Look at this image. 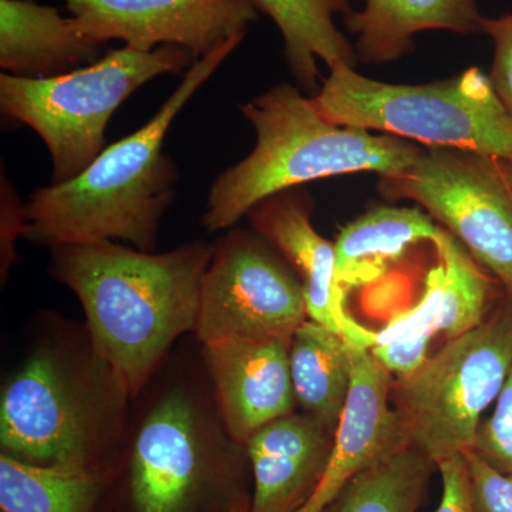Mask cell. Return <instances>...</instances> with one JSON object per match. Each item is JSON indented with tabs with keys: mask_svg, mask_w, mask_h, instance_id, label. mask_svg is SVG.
Returning <instances> with one entry per match:
<instances>
[{
	"mask_svg": "<svg viewBox=\"0 0 512 512\" xmlns=\"http://www.w3.org/2000/svg\"><path fill=\"white\" fill-rule=\"evenodd\" d=\"M483 33L491 37L494 59L488 74L495 93L512 114V12L500 18H485Z\"/></svg>",
	"mask_w": 512,
	"mask_h": 512,
	"instance_id": "cell-27",
	"label": "cell"
},
{
	"mask_svg": "<svg viewBox=\"0 0 512 512\" xmlns=\"http://www.w3.org/2000/svg\"><path fill=\"white\" fill-rule=\"evenodd\" d=\"M103 45L83 35L73 18L35 0H0V67L47 79L96 63Z\"/></svg>",
	"mask_w": 512,
	"mask_h": 512,
	"instance_id": "cell-16",
	"label": "cell"
},
{
	"mask_svg": "<svg viewBox=\"0 0 512 512\" xmlns=\"http://www.w3.org/2000/svg\"><path fill=\"white\" fill-rule=\"evenodd\" d=\"M312 100L339 126L512 160V114L478 67L439 82L393 84L342 64L329 70Z\"/></svg>",
	"mask_w": 512,
	"mask_h": 512,
	"instance_id": "cell-4",
	"label": "cell"
},
{
	"mask_svg": "<svg viewBox=\"0 0 512 512\" xmlns=\"http://www.w3.org/2000/svg\"><path fill=\"white\" fill-rule=\"evenodd\" d=\"M436 468L416 448H397L353 478L322 512H417Z\"/></svg>",
	"mask_w": 512,
	"mask_h": 512,
	"instance_id": "cell-22",
	"label": "cell"
},
{
	"mask_svg": "<svg viewBox=\"0 0 512 512\" xmlns=\"http://www.w3.org/2000/svg\"><path fill=\"white\" fill-rule=\"evenodd\" d=\"M471 451L497 470L512 474V369L493 413L481 421Z\"/></svg>",
	"mask_w": 512,
	"mask_h": 512,
	"instance_id": "cell-25",
	"label": "cell"
},
{
	"mask_svg": "<svg viewBox=\"0 0 512 512\" xmlns=\"http://www.w3.org/2000/svg\"><path fill=\"white\" fill-rule=\"evenodd\" d=\"M379 191L419 204L512 298V160L423 147L412 165L380 177Z\"/></svg>",
	"mask_w": 512,
	"mask_h": 512,
	"instance_id": "cell-7",
	"label": "cell"
},
{
	"mask_svg": "<svg viewBox=\"0 0 512 512\" xmlns=\"http://www.w3.org/2000/svg\"><path fill=\"white\" fill-rule=\"evenodd\" d=\"M215 247L194 241L156 254L114 241L52 249L50 274L82 303L93 355L127 396L175 340L197 328Z\"/></svg>",
	"mask_w": 512,
	"mask_h": 512,
	"instance_id": "cell-1",
	"label": "cell"
},
{
	"mask_svg": "<svg viewBox=\"0 0 512 512\" xmlns=\"http://www.w3.org/2000/svg\"><path fill=\"white\" fill-rule=\"evenodd\" d=\"M477 0H365L362 10L343 16L356 37L357 62H396L414 49V36L444 30L460 36L483 33Z\"/></svg>",
	"mask_w": 512,
	"mask_h": 512,
	"instance_id": "cell-17",
	"label": "cell"
},
{
	"mask_svg": "<svg viewBox=\"0 0 512 512\" xmlns=\"http://www.w3.org/2000/svg\"><path fill=\"white\" fill-rule=\"evenodd\" d=\"M291 340L245 339L204 346L225 426L237 443H247L298 404L289 363Z\"/></svg>",
	"mask_w": 512,
	"mask_h": 512,
	"instance_id": "cell-14",
	"label": "cell"
},
{
	"mask_svg": "<svg viewBox=\"0 0 512 512\" xmlns=\"http://www.w3.org/2000/svg\"><path fill=\"white\" fill-rule=\"evenodd\" d=\"M259 12L274 20L285 43V56L296 82L316 90L319 60L329 70L356 67L355 47L336 26V16L353 12L355 0H255Z\"/></svg>",
	"mask_w": 512,
	"mask_h": 512,
	"instance_id": "cell-19",
	"label": "cell"
},
{
	"mask_svg": "<svg viewBox=\"0 0 512 512\" xmlns=\"http://www.w3.org/2000/svg\"><path fill=\"white\" fill-rule=\"evenodd\" d=\"M306 319L301 279L258 232L235 228L215 245L195 328L202 345L292 339Z\"/></svg>",
	"mask_w": 512,
	"mask_h": 512,
	"instance_id": "cell-9",
	"label": "cell"
},
{
	"mask_svg": "<svg viewBox=\"0 0 512 512\" xmlns=\"http://www.w3.org/2000/svg\"><path fill=\"white\" fill-rule=\"evenodd\" d=\"M436 221L417 207H376L340 229L336 276L343 291L379 281L407 249L436 238Z\"/></svg>",
	"mask_w": 512,
	"mask_h": 512,
	"instance_id": "cell-18",
	"label": "cell"
},
{
	"mask_svg": "<svg viewBox=\"0 0 512 512\" xmlns=\"http://www.w3.org/2000/svg\"><path fill=\"white\" fill-rule=\"evenodd\" d=\"M15 191L8 180L2 181V272L8 271L13 254L12 242L16 235H25V205H19Z\"/></svg>",
	"mask_w": 512,
	"mask_h": 512,
	"instance_id": "cell-29",
	"label": "cell"
},
{
	"mask_svg": "<svg viewBox=\"0 0 512 512\" xmlns=\"http://www.w3.org/2000/svg\"><path fill=\"white\" fill-rule=\"evenodd\" d=\"M255 130V147L222 171L205 205L210 232L235 227L259 202L278 192L336 175L387 177L412 165L423 147L363 128L339 126L322 116L312 97L278 84L241 106Z\"/></svg>",
	"mask_w": 512,
	"mask_h": 512,
	"instance_id": "cell-3",
	"label": "cell"
},
{
	"mask_svg": "<svg viewBox=\"0 0 512 512\" xmlns=\"http://www.w3.org/2000/svg\"><path fill=\"white\" fill-rule=\"evenodd\" d=\"M180 393L164 397L138 431L128 466V512H229L248 495L202 436Z\"/></svg>",
	"mask_w": 512,
	"mask_h": 512,
	"instance_id": "cell-10",
	"label": "cell"
},
{
	"mask_svg": "<svg viewBox=\"0 0 512 512\" xmlns=\"http://www.w3.org/2000/svg\"><path fill=\"white\" fill-rule=\"evenodd\" d=\"M197 62L190 50L160 46L140 52L110 49L89 66L47 79L0 76V110L32 128L52 160L50 184L82 174L100 156L106 130L121 104L163 74H180Z\"/></svg>",
	"mask_w": 512,
	"mask_h": 512,
	"instance_id": "cell-5",
	"label": "cell"
},
{
	"mask_svg": "<svg viewBox=\"0 0 512 512\" xmlns=\"http://www.w3.org/2000/svg\"><path fill=\"white\" fill-rule=\"evenodd\" d=\"M289 363L296 403L335 434L352 387V346L306 319L293 333Z\"/></svg>",
	"mask_w": 512,
	"mask_h": 512,
	"instance_id": "cell-20",
	"label": "cell"
},
{
	"mask_svg": "<svg viewBox=\"0 0 512 512\" xmlns=\"http://www.w3.org/2000/svg\"><path fill=\"white\" fill-rule=\"evenodd\" d=\"M437 470L440 471L443 494L436 512H476L466 454L440 461Z\"/></svg>",
	"mask_w": 512,
	"mask_h": 512,
	"instance_id": "cell-28",
	"label": "cell"
},
{
	"mask_svg": "<svg viewBox=\"0 0 512 512\" xmlns=\"http://www.w3.org/2000/svg\"><path fill=\"white\" fill-rule=\"evenodd\" d=\"M440 312L441 268L437 262L427 272L420 301L376 332L370 353L393 379L412 375L429 359L434 339L439 338Z\"/></svg>",
	"mask_w": 512,
	"mask_h": 512,
	"instance_id": "cell-24",
	"label": "cell"
},
{
	"mask_svg": "<svg viewBox=\"0 0 512 512\" xmlns=\"http://www.w3.org/2000/svg\"><path fill=\"white\" fill-rule=\"evenodd\" d=\"M229 37L201 57L143 127L101 151L82 174L33 192L25 204V237L50 249L126 241L154 252L165 212L177 197V164L163 153L168 130L194 94L241 45Z\"/></svg>",
	"mask_w": 512,
	"mask_h": 512,
	"instance_id": "cell-2",
	"label": "cell"
},
{
	"mask_svg": "<svg viewBox=\"0 0 512 512\" xmlns=\"http://www.w3.org/2000/svg\"><path fill=\"white\" fill-rule=\"evenodd\" d=\"M83 35L104 45L151 52L180 46L195 59L229 37L247 32L259 18L255 0H63Z\"/></svg>",
	"mask_w": 512,
	"mask_h": 512,
	"instance_id": "cell-11",
	"label": "cell"
},
{
	"mask_svg": "<svg viewBox=\"0 0 512 512\" xmlns=\"http://www.w3.org/2000/svg\"><path fill=\"white\" fill-rule=\"evenodd\" d=\"M431 244L441 268L439 336L444 342L477 328L490 315L493 281L460 242L439 227Z\"/></svg>",
	"mask_w": 512,
	"mask_h": 512,
	"instance_id": "cell-23",
	"label": "cell"
},
{
	"mask_svg": "<svg viewBox=\"0 0 512 512\" xmlns=\"http://www.w3.org/2000/svg\"><path fill=\"white\" fill-rule=\"evenodd\" d=\"M313 201L301 187L256 204L247 217L252 229L281 254L301 279L308 318L333 330L355 349H369L376 332L346 311V292L336 276L335 242L312 224Z\"/></svg>",
	"mask_w": 512,
	"mask_h": 512,
	"instance_id": "cell-12",
	"label": "cell"
},
{
	"mask_svg": "<svg viewBox=\"0 0 512 512\" xmlns=\"http://www.w3.org/2000/svg\"><path fill=\"white\" fill-rule=\"evenodd\" d=\"M249 508H251V498L248 495H244V497L239 498L237 503L232 505L229 512H249Z\"/></svg>",
	"mask_w": 512,
	"mask_h": 512,
	"instance_id": "cell-30",
	"label": "cell"
},
{
	"mask_svg": "<svg viewBox=\"0 0 512 512\" xmlns=\"http://www.w3.org/2000/svg\"><path fill=\"white\" fill-rule=\"evenodd\" d=\"M352 359V387L328 467L315 493L298 512H322L353 478L407 446L392 403L393 377L369 349L352 348Z\"/></svg>",
	"mask_w": 512,
	"mask_h": 512,
	"instance_id": "cell-13",
	"label": "cell"
},
{
	"mask_svg": "<svg viewBox=\"0 0 512 512\" xmlns=\"http://www.w3.org/2000/svg\"><path fill=\"white\" fill-rule=\"evenodd\" d=\"M476 512H512V474L503 473L476 453L466 454Z\"/></svg>",
	"mask_w": 512,
	"mask_h": 512,
	"instance_id": "cell-26",
	"label": "cell"
},
{
	"mask_svg": "<svg viewBox=\"0 0 512 512\" xmlns=\"http://www.w3.org/2000/svg\"><path fill=\"white\" fill-rule=\"evenodd\" d=\"M103 468L39 466L2 453V512H96L103 493Z\"/></svg>",
	"mask_w": 512,
	"mask_h": 512,
	"instance_id": "cell-21",
	"label": "cell"
},
{
	"mask_svg": "<svg viewBox=\"0 0 512 512\" xmlns=\"http://www.w3.org/2000/svg\"><path fill=\"white\" fill-rule=\"evenodd\" d=\"M100 365L94 375L62 353L37 352L13 376L0 402L3 453L39 466L101 468L107 400L116 382ZM117 383V382H116Z\"/></svg>",
	"mask_w": 512,
	"mask_h": 512,
	"instance_id": "cell-8",
	"label": "cell"
},
{
	"mask_svg": "<svg viewBox=\"0 0 512 512\" xmlns=\"http://www.w3.org/2000/svg\"><path fill=\"white\" fill-rule=\"evenodd\" d=\"M335 434L311 414H286L249 437L254 493L249 512H298L328 467Z\"/></svg>",
	"mask_w": 512,
	"mask_h": 512,
	"instance_id": "cell-15",
	"label": "cell"
},
{
	"mask_svg": "<svg viewBox=\"0 0 512 512\" xmlns=\"http://www.w3.org/2000/svg\"><path fill=\"white\" fill-rule=\"evenodd\" d=\"M512 369V298L477 328L444 343L412 375L393 379L407 446L437 464L473 450L483 414Z\"/></svg>",
	"mask_w": 512,
	"mask_h": 512,
	"instance_id": "cell-6",
	"label": "cell"
}]
</instances>
